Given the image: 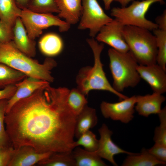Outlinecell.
I'll return each instance as SVG.
<instances>
[{
    "label": "cell",
    "instance_id": "cell-11",
    "mask_svg": "<svg viewBox=\"0 0 166 166\" xmlns=\"http://www.w3.org/2000/svg\"><path fill=\"white\" fill-rule=\"evenodd\" d=\"M98 132L100 138L98 148L95 152L101 158L107 160L113 165L118 166L114 159L116 155L123 153L131 155L137 153L125 151L115 144L111 139L113 132L105 124L102 125Z\"/></svg>",
    "mask_w": 166,
    "mask_h": 166
},
{
    "label": "cell",
    "instance_id": "cell-31",
    "mask_svg": "<svg viewBox=\"0 0 166 166\" xmlns=\"http://www.w3.org/2000/svg\"><path fill=\"white\" fill-rule=\"evenodd\" d=\"M148 152L159 160L166 163V145L155 143Z\"/></svg>",
    "mask_w": 166,
    "mask_h": 166
},
{
    "label": "cell",
    "instance_id": "cell-9",
    "mask_svg": "<svg viewBox=\"0 0 166 166\" xmlns=\"http://www.w3.org/2000/svg\"><path fill=\"white\" fill-rule=\"evenodd\" d=\"M136 103V95L117 102L103 101L100 105V109L105 118L127 124L134 118Z\"/></svg>",
    "mask_w": 166,
    "mask_h": 166
},
{
    "label": "cell",
    "instance_id": "cell-13",
    "mask_svg": "<svg viewBox=\"0 0 166 166\" xmlns=\"http://www.w3.org/2000/svg\"><path fill=\"white\" fill-rule=\"evenodd\" d=\"M52 152H40L33 147L23 146L14 150L8 166H32L49 156Z\"/></svg>",
    "mask_w": 166,
    "mask_h": 166
},
{
    "label": "cell",
    "instance_id": "cell-29",
    "mask_svg": "<svg viewBox=\"0 0 166 166\" xmlns=\"http://www.w3.org/2000/svg\"><path fill=\"white\" fill-rule=\"evenodd\" d=\"M160 124L155 130L153 140L155 143L166 145V108L161 109L158 114Z\"/></svg>",
    "mask_w": 166,
    "mask_h": 166
},
{
    "label": "cell",
    "instance_id": "cell-24",
    "mask_svg": "<svg viewBox=\"0 0 166 166\" xmlns=\"http://www.w3.org/2000/svg\"><path fill=\"white\" fill-rule=\"evenodd\" d=\"M40 166H75L72 151L52 152L37 164Z\"/></svg>",
    "mask_w": 166,
    "mask_h": 166
},
{
    "label": "cell",
    "instance_id": "cell-36",
    "mask_svg": "<svg viewBox=\"0 0 166 166\" xmlns=\"http://www.w3.org/2000/svg\"><path fill=\"white\" fill-rule=\"evenodd\" d=\"M18 6L22 10L27 9L31 0H14Z\"/></svg>",
    "mask_w": 166,
    "mask_h": 166
},
{
    "label": "cell",
    "instance_id": "cell-1",
    "mask_svg": "<svg viewBox=\"0 0 166 166\" xmlns=\"http://www.w3.org/2000/svg\"><path fill=\"white\" fill-rule=\"evenodd\" d=\"M69 90L48 83L6 113V129L14 148L29 146L40 152L72 151L76 116L67 105Z\"/></svg>",
    "mask_w": 166,
    "mask_h": 166
},
{
    "label": "cell",
    "instance_id": "cell-30",
    "mask_svg": "<svg viewBox=\"0 0 166 166\" xmlns=\"http://www.w3.org/2000/svg\"><path fill=\"white\" fill-rule=\"evenodd\" d=\"M7 100H0V147L12 145L6 132L5 124Z\"/></svg>",
    "mask_w": 166,
    "mask_h": 166
},
{
    "label": "cell",
    "instance_id": "cell-10",
    "mask_svg": "<svg viewBox=\"0 0 166 166\" xmlns=\"http://www.w3.org/2000/svg\"><path fill=\"white\" fill-rule=\"evenodd\" d=\"M123 25L115 19L103 26L96 36V40L105 43L118 51H129L123 35Z\"/></svg>",
    "mask_w": 166,
    "mask_h": 166
},
{
    "label": "cell",
    "instance_id": "cell-18",
    "mask_svg": "<svg viewBox=\"0 0 166 166\" xmlns=\"http://www.w3.org/2000/svg\"><path fill=\"white\" fill-rule=\"evenodd\" d=\"M97 122L96 110L86 105L76 117L74 136L78 138L84 133L96 126Z\"/></svg>",
    "mask_w": 166,
    "mask_h": 166
},
{
    "label": "cell",
    "instance_id": "cell-38",
    "mask_svg": "<svg viewBox=\"0 0 166 166\" xmlns=\"http://www.w3.org/2000/svg\"><path fill=\"white\" fill-rule=\"evenodd\" d=\"M133 0H115V1L120 3L122 7H125L127 6L130 2Z\"/></svg>",
    "mask_w": 166,
    "mask_h": 166
},
{
    "label": "cell",
    "instance_id": "cell-35",
    "mask_svg": "<svg viewBox=\"0 0 166 166\" xmlns=\"http://www.w3.org/2000/svg\"><path fill=\"white\" fill-rule=\"evenodd\" d=\"M156 23L157 25L158 28L166 30V10H165L163 13L157 16L155 19Z\"/></svg>",
    "mask_w": 166,
    "mask_h": 166
},
{
    "label": "cell",
    "instance_id": "cell-22",
    "mask_svg": "<svg viewBox=\"0 0 166 166\" xmlns=\"http://www.w3.org/2000/svg\"><path fill=\"white\" fill-rule=\"evenodd\" d=\"M166 163L159 160L143 148L140 153L128 155L123 162V166H155L165 165Z\"/></svg>",
    "mask_w": 166,
    "mask_h": 166
},
{
    "label": "cell",
    "instance_id": "cell-3",
    "mask_svg": "<svg viewBox=\"0 0 166 166\" xmlns=\"http://www.w3.org/2000/svg\"><path fill=\"white\" fill-rule=\"evenodd\" d=\"M87 42L93 51L94 64L93 66H86L80 69L76 78L77 88L85 96L91 91L97 90L111 92L121 100L127 98V96L116 91L107 79L101 58L104 44L99 43L92 38L88 39Z\"/></svg>",
    "mask_w": 166,
    "mask_h": 166
},
{
    "label": "cell",
    "instance_id": "cell-32",
    "mask_svg": "<svg viewBox=\"0 0 166 166\" xmlns=\"http://www.w3.org/2000/svg\"><path fill=\"white\" fill-rule=\"evenodd\" d=\"M14 150L12 145L0 147V166H8Z\"/></svg>",
    "mask_w": 166,
    "mask_h": 166
},
{
    "label": "cell",
    "instance_id": "cell-14",
    "mask_svg": "<svg viewBox=\"0 0 166 166\" xmlns=\"http://www.w3.org/2000/svg\"><path fill=\"white\" fill-rule=\"evenodd\" d=\"M165 100L166 97L162 94L155 92L151 94L136 96L135 110L139 115L145 117L158 114Z\"/></svg>",
    "mask_w": 166,
    "mask_h": 166
},
{
    "label": "cell",
    "instance_id": "cell-8",
    "mask_svg": "<svg viewBox=\"0 0 166 166\" xmlns=\"http://www.w3.org/2000/svg\"><path fill=\"white\" fill-rule=\"evenodd\" d=\"M82 5L78 28L89 29L90 36L94 38L101 28L113 19L105 13L97 0H82Z\"/></svg>",
    "mask_w": 166,
    "mask_h": 166
},
{
    "label": "cell",
    "instance_id": "cell-20",
    "mask_svg": "<svg viewBox=\"0 0 166 166\" xmlns=\"http://www.w3.org/2000/svg\"><path fill=\"white\" fill-rule=\"evenodd\" d=\"M72 153L75 166H108L95 152H90L77 146L73 150Z\"/></svg>",
    "mask_w": 166,
    "mask_h": 166
},
{
    "label": "cell",
    "instance_id": "cell-15",
    "mask_svg": "<svg viewBox=\"0 0 166 166\" xmlns=\"http://www.w3.org/2000/svg\"><path fill=\"white\" fill-rule=\"evenodd\" d=\"M12 31V41L17 48L27 56L34 57L36 54V42L28 35L20 17L16 19Z\"/></svg>",
    "mask_w": 166,
    "mask_h": 166
},
{
    "label": "cell",
    "instance_id": "cell-34",
    "mask_svg": "<svg viewBox=\"0 0 166 166\" xmlns=\"http://www.w3.org/2000/svg\"><path fill=\"white\" fill-rule=\"evenodd\" d=\"M16 88L15 85L7 86L0 89V100L3 99L8 100L15 93Z\"/></svg>",
    "mask_w": 166,
    "mask_h": 166
},
{
    "label": "cell",
    "instance_id": "cell-6",
    "mask_svg": "<svg viewBox=\"0 0 166 166\" xmlns=\"http://www.w3.org/2000/svg\"><path fill=\"white\" fill-rule=\"evenodd\" d=\"M156 2L163 4L164 2V0H134L128 6L113 8L110 14L124 26H135L153 31L158 28V26L145 16L151 6Z\"/></svg>",
    "mask_w": 166,
    "mask_h": 166
},
{
    "label": "cell",
    "instance_id": "cell-5",
    "mask_svg": "<svg viewBox=\"0 0 166 166\" xmlns=\"http://www.w3.org/2000/svg\"><path fill=\"white\" fill-rule=\"evenodd\" d=\"M108 55L113 88L121 93L126 88L137 85L141 79L137 69L139 64L129 52H122L111 48Z\"/></svg>",
    "mask_w": 166,
    "mask_h": 166
},
{
    "label": "cell",
    "instance_id": "cell-12",
    "mask_svg": "<svg viewBox=\"0 0 166 166\" xmlns=\"http://www.w3.org/2000/svg\"><path fill=\"white\" fill-rule=\"evenodd\" d=\"M137 70L141 78L150 85L153 92L163 94L166 92V70L157 63L138 65Z\"/></svg>",
    "mask_w": 166,
    "mask_h": 166
},
{
    "label": "cell",
    "instance_id": "cell-23",
    "mask_svg": "<svg viewBox=\"0 0 166 166\" xmlns=\"http://www.w3.org/2000/svg\"><path fill=\"white\" fill-rule=\"evenodd\" d=\"M27 77L23 73L0 63V89L15 85Z\"/></svg>",
    "mask_w": 166,
    "mask_h": 166
},
{
    "label": "cell",
    "instance_id": "cell-21",
    "mask_svg": "<svg viewBox=\"0 0 166 166\" xmlns=\"http://www.w3.org/2000/svg\"><path fill=\"white\" fill-rule=\"evenodd\" d=\"M63 45L61 38L57 34L52 33L45 35L39 42L41 52L49 57L55 56L60 53L62 50Z\"/></svg>",
    "mask_w": 166,
    "mask_h": 166
},
{
    "label": "cell",
    "instance_id": "cell-27",
    "mask_svg": "<svg viewBox=\"0 0 166 166\" xmlns=\"http://www.w3.org/2000/svg\"><path fill=\"white\" fill-rule=\"evenodd\" d=\"M27 9L39 13L52 14L59 12L56 0H31Z\"/></svg>",
    "mask_w": 166,
    "mask_h": 166
},
{
    "label": "cell",
    "instance_id": "cell-26",
    "mask_svg": "<svg viewBox=\"0 0 166 166\" xmlns=\"http://www.w3.org/2000/svg\"><path fill=\"white\" fill-rule=\"evenodd\" d=\"M152 31L157 49L156 63L166 70V30L157 28Z\"/></svg>",
    "mask_w": 166,
    "mask_h": 166
},
{
    "label": "cell",
    "instance_id": "cell-17",
    "mask_svg": "<svg viewBox=\"0 0 166 166\" xmlns=\"http://www.w3.org/2000/svg\"><path fill=\"white\" fill-rule=\"evenodd\" d=\"M82 0H56L59 10L58 16L70 25L77 23L82 12Z\"/></svg>",
    "mask_w": 166,
    "mask_h": 166
},
{
    "label": "cell",
    "instance_id": "cell-7",
    "mask_svg": "<svg viewBox=\"0 0 166 166\" xmlns=\"http://www.w3.org/2000/svg\"><path fill=\"white\" fill-rule=\"evenodd\" d=\"M20 17L29 37L34 40L42 33L43 29L52 26L58 27L60 32L68 31L70 25L52 14L39 13L28 9L22 10Z\"/></svg>",
    "mask_w": 166,
    "mask_h": 166
},
{
    "label": "cell",
    "instance_id": "cell-16",
    "mask_svg": "<svg viewBox=\"0 0 166 166\" xmlns=\"http://www.w3.org/2000/svg\"><path fill=\"white\" fill-rule=\"evenodd\" d=\"M48 82L46 81L27 77L16 84L15 85L16 88L15 93L7 100L6 113L16 102L29 97L37 90Z\"/></svg>",
    "mask_w": 166,
    "mask_h": 166
},
{
    "label": "cell",
    "instance_id": "cell-19",
    "mask_svg": "<svg viewBox=\"0 0 166 166\" xmlns=\"http://www.w3.org/2000/svg\"><path fill=\"white\" fill-rule=\"evenodd\" d=\"M22 10L14 0H0V20L12 29Z\"/></svg>",
    "mask_w": 166,
    "mask_h": 166
},
{
    "label": "cell",
    "instance_id": "cell-28",
    "mask_svg": "<svg viewBox=\"0 0 166 166\" xmlns=\"http://www.w3.org/2000/svg\"><path fill=\"white\" fill-rule=\"evenodd\" d=\"M74 144L75 148L81 146L87 151L95 152L97 150L99 144V140L96 135L90 130L82 134Z\"/></svg>",
    "mask_w": 166,
    "mask_h": 166
},
{
    "label": "cell",
    "instance_id": "cell-4",
    "mask_svg": "<svg viewBox=\"0 0 166 166\" xmlns=\"http://www.w3.org/2000/svg\"><path fill=\"white\" fill-rule=\"evenodd\" d=\"M122 33L129 51L139 65L156 64V38L150 30L135 26H124Z\"/></svg>",
    "mask_w": 166,
    "mask_h": 166
},
{
    "label": "cell",
    "instance_id": "cell-37",
    "mask_svg": "<svg viewBox=\"0 0 166 166\" xmlns=\"http://www.w3.org/2000/svg\"><path fill=\"white\" fill-rule=\"evenodd\" d=\"M104 2L105 7L106 10H109L110 8L111 4L115 0H102Z\"/></svg>",
    "mask_w": 166,
    "mask_h": 166
},
{
    "label": "cell",
    "instance_id": "cell-2",
    "mask_svg": "<svg viewBox=\"0 0 166 166\" xmlns=\"http://www.w3.org/2000/svg\"><path fill=\"white\" fill-rule=\"evenodd\" d=\"M0 63L25 74L27 77L53 82L51 71L57 65L53 58L47 57L43 63L30 57L19 50L13 41L0 42Z\"/></svg>",
    "mask_w": 166,
    "mask_h": 166
},
{
    "label": "cell",
    "instance_id": "cell-33",
    "mask_svg": "<svg viewBox=\"0 0 166 166\" xmlns=\"http://www.w3.org/2000/svg\"><path fill=\"white\" fill-rule=\"evenodd\" d=\"M12 29L0 20V42L6 43L13 40Z\"/></svg>",
    "mask_w": 166,
    "mask_h": 166
},
{
    "label": "cell",
    "instance_id": "cell-25",
    "mask_svg": "<svg viewBox=\"0 0 166 166\" xmlns=\"http://www.w3.org/2000/svg\"><path fill=\"white\" fill-rule=\"evenodd\" d=\"M85 95L78 89L69 90L66 98L67 106L69 110L77 117L87 105Z\"/></svg>",
    "mask_w": 166,
    "mask_h": 166
}]
</instances>
